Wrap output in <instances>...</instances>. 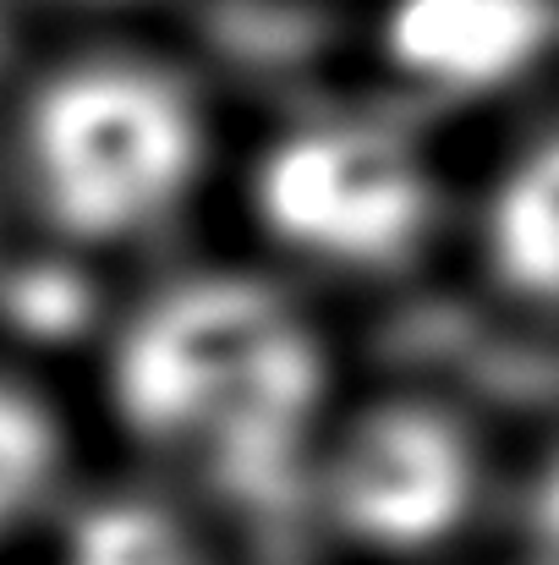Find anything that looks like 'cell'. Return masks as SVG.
<instances>
[{
  "label": "cell",
  "instance_id": "cell-3",
  "mask_svg": "<svg viewBox=\"0 0 559 565\" xmlns=\"http://www.w3.org/2000/svg\"><path fill=\"white\" fill-rule=\"evenodd\" d=\"M225 203L241 253L335 308L406 291L455 253L461 177L395 99H308L236 143Z\"/></svg>",
  "mask_w": 559,
  "mask_h": 565
},
{
  "label": "cell",
  "instance_id": "cell-1",
  "mask_svg": "<svg viewBox=\"0 0 559 565\" xmlns=\"http://www.w3.org/2000/svg\"><path fill=\"white\" fill-rule=\"evenodd\" d=\"M352 390L335 308L252 253L143 269L88 363V412L116 461L236 539L302 533L313 461Z\"/></svg>",
  "mask_w": 559,
  "mask_h": 565
},
{
  "label": "cell",
  "instance_id": "cell-6",
  "mask_svg": "<svg viewBox=\"0 0 559 565\" xmlns=\"http://www.w3.org/2000/svg\"><path fill=\"white\" fill-rule=\"evenodd\" d=\"M455 258L505 319L559 330V99L522 110L461 182Z\"/></svg>",
  "mask_w": 559,
  "mask_h": 565
},
{
  "label": "cell",
  "instance_id": "cell-2",
  "mask_svg": "<svg viewBox=\"0 0 559 565\" xmlns=\"http://www.w3.org/2000/svg\"><path fill=\"white\" fill-rule=\"evenodd\" d=\"M230 160L203 72L138 33H61L0 99V209L17 236L116 275L176 258L225 198Z\"/></svg>",
  "mask_w": 559,
  "mask_h": 565
},
{
  "label": "cell",
  "instance_id": "cell-5",
  "mask_svg": "<svg viewBox=\"0 0 559 565\" xmlns=\"http://www.w3.org/2000/svg\"><path fill=\"white\" fill-rule=\"evenodd\" d=\"M378 94L433 121L522 116L559 66V0H373Z\"/></svg>",
  "mask_w": 559,
  "mask_h": 565
},
{
  "label": "cell",
  "instance_id": "cell-8",
  "mask_svg": "<svg viewBox=\"0 0 559 565\" xmlns=\"http://www.w3.org/2000/svg\"><path fill=\"white\" fill-rule=\"evenodd\" d=\"M116 280V269L83 253L11 236L0 247V352L50 379L66 369L88 374L127 291Z\"/></svg>",
  "mask_w": 559,
  "mask_h": 565
},
{
  "label": "cell",
  "instance_id": "cell-10",
  "mask_svg": "<svg viewBox=\"0 0 559 565\" xmlns=\"http://www.w3.org/2000/svg\"><path fill=\"white\" fill-rule=\"evenodd\" d=\"M505 565H559V434L544 439L510 483L505 527H499Z\"/></svg>",
  "mask_w": 559,
  "mask_h": 565
},
{
  "label": "cell",
  "instance_id": "cell-11",
  "mask_svg": "<svg viewBox=\"0 0 559 565\" xmlns=\"http://www.w3.org/2000/svg\"><path fill=\"white\" fill-rule=\"evenodd\" d=\"M28 6L61 22V33H132V22L160 0H28Z\"/></svg>",
  "mask_w": 559,
  "mask_h": 565
},
{
  "label": "cell",
  "instance_id": "cell-9",
  "mask_svg": "<svg viewBox=\"0 0 559 565\" xmlns=\"http://www.w3.org/2000/svg\"><path fill=\"white\" fill-rule=\"evenodd\" d=\"M88 428L61 379L0 352V565L39 550L66 494L83 483Z\"/></svg>",
  "mask_w": 559,
  "mask_h": 565
},
{
  "label": "cell",
  "instance_id": "cell-7",
  "mask_svg": "<svg viewBox=\"0 0 559 565\" xmlns=\"http://www.w3.org/2000/svg\"><path fill=\"white\" fill-rule=\"evenodd\" d=\"M236 533L121 461L83 472L39 539V565H236Z\"/></svg>",
  "mask_w": 559,
  "mask_h": 565
},
{
  "label": "cell",
  "instance_id": "cell-4",
  "mask_svg": "<svg viewBox=\"0 0 559 565\" xmlns=\"http://www.w3.org/2000/svg\"><path fill=\"white\" fill-rule=\"evenodd\" d=\"M516 467L450 384H357L313 461L302 533L335 565H461L499 544Z\"/></svg>",
  "mask_w": 559,
  "mask_h": 565
}]
</instances>
